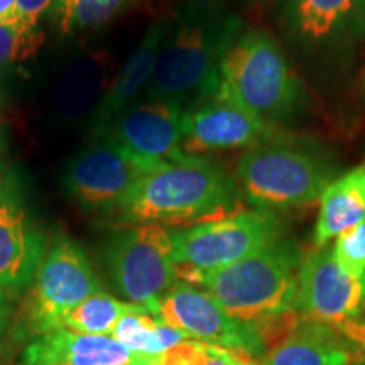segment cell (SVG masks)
Wrapping results in <instances>:
<instances>
[{"mask_svg":"<svg viewBox=\"0 0 365 365\" xmlns=\"http://www.w3.org/2000/svg\"><path fill=\"white\" fill-rule=\"evenodd\" d=\"M244 22L222 0H186L168 19L156 70L144 95L185 110L215 98L227 49Z\"/></svg>","mask_w":365,"mask_h":365,"instance_id":"cell-1","label":"cell"},{"mask_svg":"<svg viewBox=\"0 0 365 365\" xmlns=\"http://www.w3.org/2000/svg\"><path fill=\"white\" fill-rule=\"evenodd\" d=\"M239 182L207 158L163 163L140 178L118 210L125 225L193 227L242 212Z\"/></svg>","mask_w":365,"mask_h":365,"instance_id":"cell-2","label":"cell"},{"mask_svg":"<svg viewBox=\"0 0 365 365\" xmlns=\"http://www.w3.org/2000/svg\"><path fill=\"white\" fill-rule=\"evenodd\" d=\"M303 259L298 242L281 237L242 261L202 271L198 286L235 323L254 333L262 323L296 309Z\"/></svg>","mask_w":365,"mask_h":365,"instance_id":"cell-3","label":"cell"},{"mask_svg":"<svg viewBox=\"0 0 365 365\" xmlns=\"http://www.w3.org/2000/svg\"><path fill=\"white\" fill-rule=\"evenodd\" d=\"M215 98L281 125L303 110L307 93L279 44L261 29L242 26L222 61Z\"/></svg>","mask_w":365,"mask_h":365,"instance_id":"cell-4","label":"cell"},{"mask_svg":"<svg viewBox=\"0 0 365 365\" xmlns=\"http://www.w3.org/2000/svg\"><path fill=\"white\" fill-rule=\"evenodd\" d=\"M335 178V166L323 154L289 137L245 150L237 161L242 195L262 212L317 203Z\"/></svg>","mask_w":365,"mask_h":365,"instance_id":"cell-5","label":"cell"},{"mask_svg":"<svg viewBox=\"0 0 365 365\" xmlns=\"http://www.w3.org/2000/svg\"><path fill=\"white\" fill-rule=\"evenodd\" d=\"M100 291L102 284L85 250L70 237L59 235L29 286L17 318V333L41 336L59 330L73 308Z\"/></svg>","mask_w":365,"mask_h":365,"instance_id":"cell-6","label":"cell"},{"mask_svg":"<svg viewBox=\"0 0 365 365\" xmlns=\"http://www.w3.org/2000/svg\"><path fill=\"white\" fill-rule=\"evenodd\" d=\"M107 264L127 303L149 308L178 282L171 230L161 225H130L108 242Z\"/></svg>","mask_w":365,"mask_h":365,"instance_id":"cell-7","label":"cell"},{"mask_svg":"<svg viewBox=\"0 0 365 365\" xmlns=\"http://www.w3.org/2000/svg\"><path fill=\"white\" fill-rule=\"evenodd\" d=\"M156 166L159 164L135 158L108 137L95 135L93 143L66 164L61 185L85 212L117 213L140 178Z\"/></svg>","mask_w":365,"mask_h":365,"instance_id":"cell-8","label":"cell"},{"mask_svg":"<svg viewBox=\"0 0 365 365\" xmlns=\"http://www.w3.org/2000/svg\"><path fill=\"white\" fill-rule=\"evenodd\" d=\"M281 237L279 218L262 210H242L220 220L171 230L176 264L202 271L242 261Z\"/></svg>","mask_w":365,"mask_h":365,"instance_id":"cell-9","label":"cell"},{"mask_svg":"<svg viewBox=\"0 0 365 365\" xmlns=\"http://www.w3.org/2000/svg\"><path fill=\"white\" fill-rule=\"evenodd\" d=\"M364 308L365 276L354 277L345 272L328 245L304 254L296 296L301 318L336 335L345 325L360 319Z\"/></svg>","mask_w":365,"mask_h":365,"instance_id":"cell-10","label":"cell"},{"mask_svg":"<svg viewBox=\"0 0 365 365\" xmlns=\"http://www.w3.org/2000/svg\"><path fill=\"white\" fill-rule=\"evenodd\" d=\"M185 112L181 105L171 100L143 95L113 115L93 137H108L150 164L185 161L191 158L181 149Z\"/></svg>","mask_w":365,"mask_h":365,"instance_id":"cell-11","label":"cell"},{"mask_svg":"<svg viewBox=\"0 0 365 365\" xmlns=\"http://www.w3.org/2000/svg\"><path fill=\"white\" fill-rule=\"evenodd\" d=\"M284 137L281 125L227 100L212 98L185 112L181 149L186 156L203 158L222 150H249Z\"/></svg>","mask_w":365,"mask_h":365,"instance_id":"cell-12","label":"cell"},{"mask_svg":"<svg viewBox=\"0 0 365 365\" xmlns=\"http://www.w3.org/2000/svg\"><path fill=\"white\" fill-rule=\"evenodd\" d=\"M281 22L312 56H335L365 34V0H279Z\"/></svg>","mask_w":365,"mask_h":365,"instance_id":"cell-13","label":"cell"},{"mask_svg":"<svg viewBox=\"0 0 365 365\" xmlns=\"http://www.w3.org/2000/svg\"><path fill=\"white\" fill-rule=\"evenodd\" d=\"M46 254V239L27 210L16 173L0 176V289H29Z\"/></svg>","mask_w":365,"mask_h":365,"instance_id":"cell-14","label":"cell"},{"mask_svg":"<svg viewBox=\"0 0 365 365\" xmlns=\"http://www.w3.org/2000/svg\"><path fill=\"white\" fill-rule=\"evenodd\" d=\"M156 317L191 340L227 350H245L255 357L264 352L261 341L252 331L228 317L208 291L188 282L178 281L158 301Z\"/></svg>","mask_w":365,"mask_h":365,"instance_id":"cell-15","label":"cell"},{"mask_svg":"<svg viewBox=\"0 0 365 365\" xmlns=\"http://www.w3.org/2000/svg\"><path fill=\"white\" fill-rule=\"evenodd\" d=\"M159 357V355H158ZM158 357L135 354L107 335H85L59 328L36 339L24 365H158Z\"/></svg>","mask_w":365,"mask_h":365,"instance_id":"cell-16","label":"cell"},{"mask_svg":"<svg viewBox=\"0 0 365 365\" xmlns=\"http://www.w3.org/2000/svg\"><path fill=\"white\" fill-rule=\"evenodd\" d=\"M112 56L105 49L80 53L66 63L54 81L51 108L63 124L95 115L112 83Z\"/></svg>","mask_w":365,"mask_h":365,"instance_id":"cell-17","label":"cell"},{"mask_svg":"<svg viewBox=\"0 0 365 365\" xmlns=\"http://www.w3.org/2000/svg\"><path fill=\"white\" fill-rule=\"evenodd\" d=\"M168 29V19H158L153 22L139 43L127 58V61L118 71L117 78L112 80L108 86L107 95H105L102 103L97 108L93 115V134L102 130L108 122L112 120L113 115H117L122 108L134 102L139 97H143L148 90V86L153 80L154 70L161 44Z\"/></svg>","mask_w":365,"mask_h":365,"instance_id":"cell-18","label":"cell"},{"mask_svg":"<svg viewBox=\"0 0 365 365\" xmlns=\"http://www.w3.org/2000/svg\"><path fill=\"white\" fill-rule=\"evenodd\" d=\"M314 245L325 247L331 239L365 220V164L336 176L319 196Z\"/></svg>","mask_w":365,"mask_h":365,"instance_id":"cell-19","label":"cell"},{"mask_svg":"<svg viewBox=\"0 0 365 365\" xmlns=\"http://www.w3.org/2000/svg\"><path fill=\"white\" fill-rule=\"evenodd\" d=\"M264 365H350L352 354L344 341L325 327L307 319L293 335L269 350L262 359Z\"/></svg>","mask_w":365,"mask_h":365,"instance_id":"cell-20","label":"cell"},{"mask_svg":"<svg viewBox=\"0 0 365 365\" xmlns=\"http://www.w3.org/2000/svg\"><path fill=\"white\" fill-rule=\"evenodd\" d=\"M112 336L135 354L158 357L173 346L188 340L185 333L161 322L149 308L130 304L129 312L118 319Z\"/></svg>","mask_w":365,"mask_h":365,"instance_id":"cell-21","label":"cell"},{"mask_svg":"<svg viewBox=\"0 0 365 365\" xmlns=\"http://www.w3.org/2000/svg\"><path fill=\"white\" fill-rule=\"evenodd\" d=\"M132 0H54L53 16L59 34L73 36L110 22Z\"/></svg>","mask_w":365,"mask_h":365,"instance_id":"cell-22","label":"cell"},{"mask_svg":"<svg viewBox=\"0 0 365 365\" xmlns=\"http://www.w3.org/2000/svg\"><path fill=\"white\" fill-rule=\"evenodd\" d=\"M130 304L100 291L73 308L63 319V328L85 335H112L118 319L129 312Z\"/></svg>","mask_w":365,"mask_h":365,"instance_id":"cell-23","label":"cell"},{"mask_svg":"<svg viewBox=\"0 0 365 365\" xmlns=\"http://www.w3.org/2000/svg\"><path fill=\"white\" fill-rule=\"evenodd\" d=\"M41 33L17 16L16 11L0 17V75L38 51Z\"/></svg>","mask_w":365,"mask_h":365,"instance_id":"cell-24","label":"cell"},{"mask_svg":"<svg viewBox=\"0 0 365 365\" xmlns=\"http://www.w3.org/2000/svg\"><path fill=\"white\" fill-rule=\"evenodd\" d=\"M330 249L345 272L354 277L365 276V220L336 237Z\"/></svg>","mask_w":365,"mask_h":365,"instance_id":"cell-25","label":"cell"},{"mask_svg":"<svg viewBox=\"0 0 365 365\" xmlns=\"http://www.w3.org/2000/svg\"><path fill=\"white\" fill-rule=\"evenodd\" d=\"M212 345L198 340H185L158 357V365H208Z\"/></svg>","mask_w":365,"mask_h":365,"instance_id":"cell-26","label":"cell"},{"mask_svg":"<svg viewBox=\"0 0 365 365\" xmlns=\"http://www.w3.org/2000/svg\"><path fill=\"white\" fill-rule=\"evenodd\" d=\"M54 0H17L16 14L31 27H38L39 21L51 11Z\"/></svg>","mask_w":365,"mask_h":365,"instance_id":"cell-27","label":"cell"},{"mask_svg":"<svg viewBox=\"0 0 365 365\" xmlns=\"http://www.w3.org/2000/svg\"><path fill=\"white\" fill-rule=\"evenodd\" d=\"M11 317H12L11 299H9L7 293H4V291L0 289V336H2L4 331L7 330L9 323H11Z\"/></svg>","mask_w":365,"mask_h":365,"instance_id":"cell-28","label":"cell"},{"mask_svg":"<svg viewBox=\"0 0 365 365\" xmlns=\"http://www.w3.org/2000/svg\"><path fill=\"white\" fill-rule=\"evenodd\" d=\"M208 365H239L232 359V355L227 352L225 349L212 345V359H210Z\"/></svg>","mask_w":365,"mask_h":365,"instance_id":"cell-29","label":"cell"},{"mask_svg":"<svg viewBox=\"0 0 365 365\" xmlns=\"http://www.w3.org/2000/svg\"><path fill=\"white\" fill-rule=\"evenodd\" d=\"M17 0H0V17L7 16L9 12L16 11Z\"/></svg>","mask_w":365,"mask_h":365,"instance_id":"cell-30","label":"cell"},{"mask_svg":"<svg viewBox=\"0 0 365 365\" xmlns=\"http://www.w3.org/2000/svg\"><path fill=\"white\" fill-rule=\"evenodd\" d=\"M364 85H365V73H364Z\"/></svg>","mask_w":365,"mask_h":365,"instance_id":"cell-31","label":"cell"},{"mask_svg":"<svg viewBox=\"0 0 365 365\" xmlns=\"http://www.w3.org/2000/svg\"><path fill=\"white\" fill-rule=\"evenodd\" d=\"M364 355H365V350H364Z\"/></svg>","mask_w":365,"mask_h":365,"instance_id":"cell-32","label":"cell"}]
</instances>
